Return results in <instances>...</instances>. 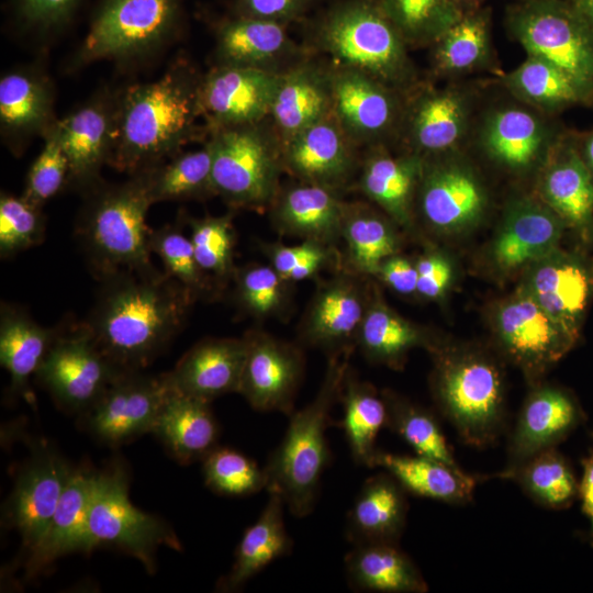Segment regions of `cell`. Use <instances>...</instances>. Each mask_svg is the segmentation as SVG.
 Listing matches in <instances>:
<instances>
[{"instance_id": "9f6ffc18", "label": "cell", "mask_w": 593, "mask_h": 593, "mask_svg": "<svg viewBox=\"0 0 593 593\" xmlns=\"http://www.w3.org/2000/svg\"><path fill=\"white\" fill-rule=\"evenodd\" d=\"M45 236V219L41 206L21 197L1 193L0 255H13L40 245Z\"/></svg>"}, {"instance_id": "836d02e7", "label": "cell", "mask_w": 593, "mask_h": 593, "mask_svg": "<svg viewBox=\"0 0 593 593\" xmlns=\"http://www.w3.org/2000/svg\"><path fill=\"white\" fill-rule=\"evenodd\" d=\"M152 433L181 463L203 460L217 447L219 426L210 402L179 393L171 388Z\"/></svg>"}, {"instance_id": "7402d4cb", "label": "cell", "mask_w": 593, "mask_h": 593, "mask_svg": "<svg viewBox=\"0 0 593 593\" xmlns=\"http://www.w3.org/2000/svg\"><path fill=\"white\" fill-rule=\"evenodd\" d=\"M118 101L97 98L63 120L53 128L69 163V182L93 187L104 164H109L114 147Z\"/></svg>"}, {"instance_id": "681fc988", "label": "cell", "mask_w": 593, "mask_h": 593, "mask_svg": "<svg viewBox=\"0 0 593 593\" xmlns=\"http://www.w3.org/2000/svg\"><path fill=\"white\" fill-rule=\"evenodd\" d=\"M149 248L161 260L164 273L180 283L194 301L219 296L220 290L200 267L191 239L179 224H167L152 231Z\"/></svg>"}, {"instance_id": "8fae6325", "label": "cell", "mask_w": 593, "mask_h": 593, "mask_svg": "<svg viewBox=\"0 0 593 593\" xmlns=\"http://www.w3.org/2000/svg\"><path fill=\"white\" fill-rule=\"evenodd\" d=\"M440 407L461 438L482 447L503 428L501 378L493 365L477 357L441 363L436 377Z\"/></svg>"}, {"instance_id": "83f0119b", "label": "cell", "mask_w": 593, "mask_h": 593, "mask_svg": "<svg viewBox=\"0 0 593 593\" xmlns=\"http://www.w3.org/2000/svg\"><path fill=\"white\" fill-rule=\"evenodd\" d=\"M538 199L564 223L582 227L593 220V176L582 160L574 131L567 130L536 177Z\"/></svg>"}, {"instance_id": "44dd1931", "label": "cell", "mask_w": 593, "mask_h": 593, "mask_svg": "<svg viewBox=\"0 0 593 593\" xmlns=\"http://www.w3.org/2000/svg\"><path fill=\"white\" fill-rule=\"evenodd\" d=\"M71 471L61 457L41 447L18 477L5 518L29 551L44 536Z\"/></svg>"}, {"instance_id": "3957f363", "label": "cell", "mask_w": 593, "mask_h": 593, "mask_svg": "<svg viewBox=\"0 0 593 593\" xmlns=\"http://www.w3.org/2000/svg\"><path fill=\"white\" fill-rule=\"evenodd\" d=\"M353 351L327 356L323 381L314 399L293 411L284 436L264 467L266 490L283 501L289 512L303 518L317 502L321 480L332 454L326 429L333 424L332 410L339 401Z\"/></svg>"}, {"instance_id": "680465c9", "label": "cell", "mask_w": 593, "mask_h": 593, "mask_svg": "<svg viewBox=\"0 0 593 593\" xmlns=\"http://www.w3.org/2000/svg\"><path fill=\"white\" fill-rule=\"evenodd\" d=\"M82 0H14V11L22 24L49 31L66 24Z\"/></svg>"}, {"instance_id": "5bb4252c", "label": "cell", "mask_w": 593, "mask_h": 593, "mask_svg": "<svg viewBox=\"0 0 593 593\" xmlns=\"http://www.w3.org/2000/svg\"><path fill=\"white\" fill-rule=\"evenodd\" d=\"M332 114L357 146L398 143L405 93L356 69L332 66Z\"/></svg>"}, {"instance_id": "ac0fdd59", "label": "cell", "mask_w": 593, "mask_h": 593, "mask_svg": "<svg viewBox=\"0 0 593 593\" xmlns=\"http://www.w3.org/2000/svg\"><path fill=\"white\" fill-rule=\"evenodd\" d=\"M280 74L219 65L202 77L199 104L208 134L268 120Z\"/></svg>"}, {"instance_id": "6da1fadb", "label": "cell", "mask_w": 593, "mask_h": 593, "mask_svg": "<svg viewBox=\"0 0 593 593\" xmlns=\"http://www.w3.org/2000/svg\"><path fill=\"white\" fill-rule=\"evenodd\" d=\"M101 280L103 286L85 324L116 367L141 371L178 335L195 301L164 271H123Z\"/></svg>"}, {"instance_id": "d6a6232c", "label": "cell", "mask_w": 593, "mask_h": 593, "mask_svg": "<svg viewBox=\"0 0 593 593\" xmlns=\"http://www.w3.org/2000/svg\"><path fill=\"white\" fill-rule=\"evenodd\" d=\"M404 488L388 472L362 484L347 515L346 538L353 546L398 544L405 526Z\"/></svg>"}, {"instance_id": "e575fe53", "label": "cell", "mask_w": 593, "mask_h": 593, "mask_svg": "<svg viewBox=\"0 0 593 593\" xmlns=\"http://www.w3.org/2000/svg\"><path fill=\"white\" fill-rule=\"evenodd\" d=\"M593 288L589 269L578 259L547 256L530 279V295L574 339Z\"/></svg>"}, {"instance_id": "7a4b0ae2", "label": "cell", "mask_w": 593, "mask_h": 593, "mask_svg": "<svg viewBox=\"0 0 593 593\" xmlns=\"http://www.w3.org/2000/svg\"><path fill=\"white\" fill-rule=\"evenodd\" d=\"M201 78L184 64L156 81L128 88L119 99L110 165L131 175L154 168L201 135Z\"/></svg>"}, {"instance_id": "be15d7a7", "label": "cell", "mask_w": 593, "mask_h": 593, "mask_svg": "<svg viewBox=\"0 0 593 593\" xmlns=\"http://www.w3.org/2000/svg\"><path fill=\"white\" fill-rule=\"evenodd\" d=\"M583 478L580 485V494L583 511L591 521V532L593 535V455L583 462Z\"/></svg>"}, {"instance_id": "4fadbf2b", "label": "cell", "mask_w": 593, "mask_h": 593, "mask_svg": "<svg viewBox=\"0 0 593 593\" xmlns=\"http://www.w3.org/2000/svg\"><path fill=\"white\" fill-rule=\"evenodd\" d=\"M181 14L182 0H103L79 59L121 58L145 52L175 31Z\"/></svg>"}, {"instance_id": "f1b7e54d", "label": "cell", "mask_w": 593, "mask_h": 593, "mask_svg": "<svg viewBox=\"0 0 593 593\" xmlns=\"http://www.w3.org/2000/svg\"><path fill=\"white\" fill-rule=\"evenodd\" d=\"M284 25L240 14L225 20L216 33L220 65L282 72L301 60Z\"/></svg>"}, {"instance_id": "6f0895ef", "label": "cell", "mask_w": 593, "mask_h": 593, "mask_svg": "<svg viewBox=\"0 0 593 593\" xmlns=\"http://www.w3.org/2000/svg\"><path fill=\"white\" fill-rule=\"evenodd\" d=\"M53 126L44 136V147L29 170L22 194L41 208L69 182V163Z\"/></svg>"}, {"instance_id": "f35d334b", "label": "cell", "mask_w": 593, "mask_h": 593, "mask_svg": "<svg viewBox=\"0 0 593 593\" xmlns=\"http://www.w3.org/2000/svg\"><path fill=\"white\" fill-rule=\"evenodd\" d=\"M53 92L38 74L20 70L0 80V124L2 135L22 142L35 134H45L56 123Z\"/></svg>"}, {"instance_id": "2e32d148", "label": "cell", "mask_w": 593, "mask_h": 593, "mask_svg": "<svg viewBox=\"0 0 593 593\" xmlns=\"http://www.w3.org/2000/svg\"><path fill=\"white\" fill-rule=\"evenodd\" d=\"M367 278L343 268L320 282L300 321L299 344L326 356L354 351L371 293Z\"/></svg>"}, {"instance_id": "c3c4849f", "label": "cell", "mask_w": 593, "mask_h": 593, "mask_svg": "<svg viewBox=\"0 0 593 593\" xmlns=\"http://www.w3.org/2000/svg\"><path fill=\"white\" fill-rule=\"evenodd\" d=\"M409 47H429L458 22L467 9L463 0H380Z\"/></svg>"}, {"instance_id": "f5cc1de1", "label": "cell", "mask_w": 593, "mask_h": 593, "mask_svg": "<svg viewBox=\"0 0 593 593\" xmlns=\"http://www.w3.org/2000/svg\"><path fill=\"white\" fill-rule=\"evenodd\" d=\"M387 406V425L401 436L416 455L459 468L432 414L392 393L382 394Z\"/></svg>"}, {"instance_id": "d4e9b609", "label": "cell", "mask_w": 593, "mask_h": 593, "mask_svg": "<svg viewBox=\"0 0 593 593\" xmlns=\"http://www.w3.org/2000/svg\"><path fill=\"white\" fill-rule=\"evenodd\" d=\"M345 204L337 190L298 181L281 187L268 210L281 235L336 247L342 239Z\"/></svg>"}, {"instance_id": "f546056e", "label": "cell", "mask_w": 593, "mask_h": 593, "mask_svg": "<svg viewBox=\"0 0 593 593\" xmlns=\"http://www.w3.org/2000/svg\"><path fill=\"white\" fill-rule=\"evenodd\" d=\"M563 223L538 198H513L494 243L495 261L502 268L513 269L551 255L561 237Z\"/></svg>"}, {"instance_id": "6125c7cd", "label": "cell", "mask_w": 593, "mask_h": 593, "mask_svg": "<svg viewBox=\"0 0 593 593\" xmlns=\"http://www.w3.org/2000/svg\"><path fill=\"white\" fill-rule=\"evenodd\" d=\"M391 289L401 294L416 292L417 269L407 258L398 254L387 258L379 267L376 276Z\"/></svg>"}, {"instance_id": "003e7915", "label": "cell", "mask_w": 593, "mask_h": 593, "mask_svg": "<svg viewBox=\"0 0 593 593\" xmlns=\"http://www.w3.org/2000/svg\"><path fill=\"white\" fill-rule=\"evenodd\" d=\"M467 11L482 7L486 0H463ZM524 1V0H516Z\"/></svg>"}, {"instance_id": "4dcf8cb0", "label": "cell", "mask_w": 593, "mask_h": 593, "mask_svg": "<svg viewBox=\"0 0 593 593\" xmlns=\"http://www.w3.org/2000/svg\"><path fill=\"white\" fill-rule=\"evenodd\" d=\"M93 472L72 469L48 527L29 552L26 575L32 577L54 560L70 552H90L88 516Z\"/></svg>"}, {"instance_id": "9a60e30c", "label": "cell", "mask_w": 593, "mask_h": 593, "mask_svg": "<svg viewBox=\"0 0 593 593\" xmlns=\"http://www.w3.org/2000/svg\"><path fill=\"white\" fill-rule=\"evenodd\" d=\"M488 203V190L469 152L424 158L415 210L430 227L439 232L461 230L477 222Z\"/></svg>"}, {"instance_id": "11a10c76", "label": "cell", "mask_w": 593, "mask_h": 593, "mask_svg": "<svg viewBox=\"0 0 593 593\" xmlns=\"http://www.w3.org/2000/svg\"><path fill=\"white\" fill-rule=\"evenodd\" d=\"M261 248L269 265L292 283L315 278L328 267L343 269V256L336 247L318 242L302 240L292 246L264 243Z\"/></svg>"}, {"instance_id": "60d3db41", "label": "cell", "mask_w": 593, "mask_h": 593, "mask_svg": "<svg viewBox=\"0 0 593 593\" xmlns=\"http://www.w3.org/2000/svg\"><path fill=\"white\" fill-rule=\"evenodd\" d=\"M390 220L368 203L346 201L342 227L344 269L374 277L380 265L398 254L399 240Z\"/></svg>"}, {"instance_id": "816d5d0a", "label": "cell", "mask_w": 593, "mask_h": 593, "mask_svg": "<svg viewBox=\"0 0 593 593\" xmlns=\"http://www.w3.org/2000/svg\"><path fill=\"white\" fill-rule=\"evenodd\" d=\"M232 212L188 221L190 239L202 270L222 291L236 270L234 264L235 230Z\"/></svg>"}, {"instance_id": "1f68e13d", "label": "cell", "mask_w": 593, "mask_h": 593, "mask_svg": "<svg viewBox=\"0 0 593 593\" xmlns=\"http://www.w3.org/2000/svg\"><path fill=\"white\" fill-rule=\"evenodd\" d=\"M497 324L507 351L524 363L553 361L573 342L529 292L504 304Z\"/></svg>"}, {"instance_id": "e0dca14e", "label": "cell", "mask_w": 593, "mask_h": 593, "mask_svg": "<svg viewBox=\"0 0 593 593\" xmlns=\"http://www.w3.org/2000/svg\"><path fill=\"white\" fill-rule=\"evenodd\" d=\"M244 336L247 354L238 393L256 411L290 415L304 377L302 346L260 329Z\"/></svg>"}, {"instance_id": "484cf974", "label": "cell", "mask_w": 593, "mask_h": 593, "mask_svg": "<svg viewBox=\"0 0 593 593\" xmlns=\"http://www.w3.org/2000/svg\"><path fill=\"white\" fill-rule=\"evenodd\" d=\"M429 48L435 80H461L482 72L499 77L504 72L493 44L490 7L466 11Z\"/></svg>"}, {"instance_id": "94428289", "label": "cell", "mask_w": 593, "mask_h": 593, "mask_svg": "<svg viewBox=\"0 0 593 593\" xmlns=\"http://www.w3.org/2000/svg\"><path fill=\"white\" fill-rule=\"evenodd\" d=\"M310 0H237L240 15L286 24L298 18Z\"/></svg>"}, {"instance_id": "277c9868", "label": "cell", "mask_w": 593, "mask_h": 593, "mask_svg": "<svg viewBox=\"0 0 593 593\" xmlns=\"http://www.w3.org/2000/svg\"><path fill=\"white\" fill-rule=\"evenodd\" d=\"M154 203L147 170L122 184L99 189L77 224V237L100 279L128 271L159 273L152 264L146 215Z\"/></svg>"}, {"instance_id": "30bf717a", "label": "cell", "mask_w": 593, "mask_h": 593, "mask_svg": "<svg viewBox=\"0 0 593 593\" xmlns=\"http://www.w3.org/2000/svg\"><path fill=\"white\" fill-rule=\"evenodd\" d=\"M93 547H118L154 568V553L160 546L181 550L174 530L160 518L133 505L128 497L127 475L121 465L96 473L88 516Z\"/></svg>"}, {"instance_id": "4316f807", "label": "cell", "mask_w": 593, "mask_h": 593, "mask_svg": "<svg viewBox=\"0 0 593 593\" xmlns=\"http://www.w3.org/2000/svg\"><path fill=\"white\" fill-rule=\"evenodd\" d=\"M331 114L329 67L301 59L280 74L268 118L280 143Z\"/></svg>"}, {"instance_id": "9c48e42d", "label": "cell", "mask_w": 593, "mask_h": 593, "mask_svg": "<svg viewBox=\"0 0 593 593\" xmlns=\"http://www.w3.org/2000/svg\"><path fill=\"white\" fill-rule=\"evenodd\" d=\"M490 80L419 81L405 93L398 143L423 158L467 150Z\"/></svg>"}, {"instance_id": "91938a15", "label": "cell", "mask_w": 593, "mask_h": 593, "mask_svg": "<svg viewBox=\"0 0 593 593\" xmlns=\"http://www.w3.org/2000/svg\"><path fill=\"white\" fill-rule=\"evenodd\" d=\"M417 269L416 293L426 299L444 294L451 280V266L440 254L429 253L415 262Z\"/></svg>"}, {"instance_id": "603a6c76", "label": "cell", "mask_w": 593, "mask_h": 593, "mask_svg": "<svg viewBox=\"0 0 593 593\" xmlns=\"http://www.w3.org/2000/svg\"><path fill=\"white\" fill-rule=\"evenodd\" d=\"M246 354L245 336L205 338L192 346L165 376L172 390L211 402L238 393Z\"/></svg>"}, {"instance_id": "52a82bcc", "label": "cell", "mask_w": 593, "mask_h": 593, "mask_svg": "<svg viewBox=\"0 0 593 593\" xmlns=\"http://www.w3.org/2000/svg\"><path fill=\"white\" fill-rule=\"evenodd\" d=\"M267 121L209 133L213 193L234 210L269 209L281 188V143Z\"/></svg>"}, {"instance_id": "d6986e66", "label": "cell", "mask_w": 593, "mask_h": 593, "mask_svg": "<svg viewBox=\"0 0 593 593\" xmlns=\"http://www.w3.org/2000/svg\"><path fill=\"white\" fill-rule=\"evenodd\" d=\"M169 389L165 373H121L86 413L90 432L109 445L152 432Z\"/></svg>"}, {"instance_id": "74e56055", "label": "cell", "mask_w": 593, "mask_h": 593, "mask_svg": "<svg viewBox=\"0 0 593 593\" xmlns=\"http://www.w3.org/2000/svg\"><path fill=\"white\" fill-rule=\"evenodd\" d=\"M347 582L356 591L423 593L428 586L398 544L353 546L344 560Z\"/></svg>"}, {"instance_id": "cb8c5ba5", "label": "cell", "mask_w": 593, "mask_h": 593, "mask_svg": "<svg viewBox=\"0 0 593 593\" xmlns=\"http://www.w3.org/2000/svg\"><path fill=\"white\" fill-rule=\"evenodd\" d=\"M423 165V157L405 149L393 154L385 144L367 147L357 188L394 223L410 227Z\"/></svg>"}, {"instance_id": "ffe728a7", "label": "cell", "mask_w": 593, "mask_h": 593, "mask_svg": "<svg viewBox=\"0 0 593 593\" xmlns=\"http://www.w3.org/2000/svg\"><path fill=\"white\" fill-rule=\"evenodd\" d=\"M284 172L301 182L344 190L361 158L333 114L281 143Z\"/></svg>"}, {"instance_id": "7bdbcfd3", "label": "cell", "mask_w": 593, "mask_h": 593, "mask_svg": "<svg viewBox=\"0 0 593 593\" xmlns=\"http://www.w3.org/2000/svg\"><path fill=\"white\" fill-rule=\"evenodd\" d=\"M501 87L517 100L548 115L582 104L570 80L552 64L527 55L515 69L495 77Z\"/></svg>"}, {"instance_id": "d590c367", "label": "cell", "mask_w": 593, "mask_h": 593, "mask_svg": "<svg viewBox=\"0 0 593 593\" xmlns=\"http://www.w3.org/2000/svg\"><path fill=\"white\" fill-rule=\"evenodd\" d=\"M58 329L40 325L21 307L1 304L0 362L10 376L12 394L34 402L30 378L36 374Z\"/></svg>"}, {"instance_id": "ab89813d", "label": "cell", "mask_w": 593, "mask_h": 593, "mask_svg": "<svg viewBox=\"0 0 593 593\" xmlns=\"http://www.w3.org/2000/svg\"><path fill=\"white\" fill-rule=\"evenodd\" d=\"M284 507L281 497L269 494L261 514L245 530L230 572L219 581V590L233 592L240 589L269 563L291 552L293 542L286 528Z\"/></svg>"}, {"instance_id": "f6af8a7d", "label": "cell", "mask_w": 593, "mask_h": 593, "mask_svg": "<svg viewBox=\"0 0 593 593\" xmlns=\"http://www.w3.org/2000/svg\"><path fill=\"white\" fill-rule=\"evenodd\" d=\"M371 289L366 314L356 337V349L373 363L399 366L413 347L425 342L423 333L391 310Z\"/></svg>"}, {"instance_id": "b9f144b4", "label": "cell", "mask_w": 593, "mask_h": 593, "mask_svg": "<svg viewBox=\"0 0 593 593\" xmlns=\"http://www.w3.org/2000/svg\"><path fill=\"white\" fill-rule=\"evenodd\" d=\"M379 467L391 474L405 491L447 503L471 500L473 478L441 461L424 456H406L378 450L370 468Z\"/></svg>"}, {"instance_id": "8d00e7d4", "label": "cell", "mask_w": 593, "mask_h": 593, "mask_svg": "<svg viewBox=\"0 0 593 593\" xmlns=\"http://www.w3.org/2000/svg\"><path fill=\"white\" fill-rule=\"evenodd\" d=\"M578 422L573 401L562 391L545 388L527 400L510 445L506 473L534 455L551 448Z\"/></svg>"}, {"instance_id": "e7e4bbea", "label": "cell", "mask_w": 593, "mask_h": 593, "mask_svg": "<svg viewBox=\"0 0 593 593\" xmlns=\"http://www.w3.org/2000/svg\"><path fill=\"white\" fill-rule=\"evenodd\" d=\"M578 152L593 176V128L585 132L574 131Z\"/></svg>"}, {"instance_id": "5b68a950", "label": "cell", "mask_w": 593, "mask_h": 593, "mask_svg": "<svg viewBox=\"0 0 593 593\" xmlns=\"http://www.w3.org/2000/svg\"><path fill=\"white\" fill-rule=\"evenodd\" d=\"M315 42L334 65L362 71L406 93L419 81L409 45L380 0H347L321 20Z\"/></svg>"}, {"instance_id": "f907efd6", "label": "cell", "mask_w": 593, "mask_h": 593, "mask_svg": "<svg viewBox=\"0 0 593 593\" xmlns=\"http://www.w3.org/2000/svg\"><path fill=\"white\" fill-rule=\"evenodd\" d=\"M501 475L515 479L535 501L553 508L569 505L577 494V482L569 466L551 448Z\"/></svg>"}, {"instance_id": "ba28073f", "label": "cell", "mask_w": 593, "mask_h": 593, "mask_svg": "<svg viewBox=\"0 0 593 593\" xmlns=\"http://www.w3.org/2000/svg\"><path fill=\"white\" fill-rule=\"evenodd\" d=\"M504 24L527 55L556 66L593 105V29L567 0H524L507 7Z\"/></svg>"}, {"instance_id": "7c38bea8", "label": "cell", "mask_w": 593, "mask_h": 593, "mask_svg": "<svg viewBox=\"0 0 593 593\" xmlns=\"http://www.w3.org/2000/svg\"><path fill=\"white\" fill-rule=\"evenodd\" d=\"M123 372L100 349L87 325L80 323L59 325L35 377L59 405L87 413Z\"/></svg>"}, {"instance_id": "db71d44e", "label": "cell", "mask_w": 593, "mask_h": 593, "mask_svg": "<svg viewBox=\"0 0 593 593\" xmlns=\"http://www.w3.org/2000/svg\"><path fill=\"white\" fill-rule=\"evenodd\" d=\"M203 475L205 484L223 495L245 496L266 489L264 468L226 447H215L203 458Z\"/></svg>"}, {"instance_id": "bcb514c9", "label": "cell", "mask_w": 593, "mask_h": 593, "mask_svg": "<svg viewBox=\"0 0 593 593\" xmlns=\"http://www.w3.org/2000/svg\"><path fill=\"white\" fill-rule=\"evenodd\" d=\"M233 300L244 315L256 320L288 316L292 307L293 284L270 265L247 264L233 276Z\"/></svg>"}, {"instance_id": "ee69618b", "label": "cell", "mask_w": 593, "mask_h": 593, "mask_svg": "<svg viewBox=\"0 0 593 593\" xmlns=\"http://www.w3.org/2000/svg\"><path fill=\"white\" fill-rule=\"evenodd\" d=\"M344 407L340 426L344 429L351 458L358 466L370 468L377 451L376 439L387 425V406L382 395L368 382L361 381L349 367L339 396Z\"/></svg>"}, {"instance_id": "7dc6e473", "label": "cell", "mask_w": 593, "mask_h": 593, "mask_svg": "<svg viewBox=\"0 0 593 593\" xmlns=\"http://www.w3.org/2000/svg\"><path fill=\"white\" fill-rule=\"evenodd\" d=\"M147 174L154 203L214 195L208 142L200 149L178 153L168 163L147 169Z\"/></svg>"}, {"instance_id": "03108f58", "label": "cell", "mask_w": 593, "mask_h": 593, "mask_svg": "<svg viewBox=\"0 0 593 593\" xmlns=\"http://www.w3.org/2000/svg\"><path fill=\"white\" fill-rule=\"evenodd\" d=\"M593 29V0H567Z\"/></svg>"}, {"instance_id": "8992f818", "label": "cell", "mask_w": 593, "mask_h": 593, "mask_svg": "<svg viewBox=\"0 0 593 593\" xmlns=\"http://www.w3.org/2000/svg\"><path fill=\"white\" fill-rule=\"evenodd\" d=\"M568 128L558 116L517 100L491 79L479 108L468 152L514 175L536 177Z\"/></svg>"}]
</instances>
